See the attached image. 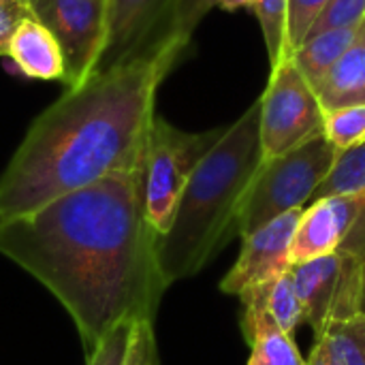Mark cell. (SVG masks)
I'll list each match as a JSON object with an SVG mask.
<instances>
[{"mask_svg": "<svg viewBox=\"0 0 365 365\" xmlns=\"http://www.w3.org/2000/svg\"><path fill=\"white\" fill-rule=\"evenodd\" d=\"M156 242L145 218L143 169L109 175L0 225V255L58 297L86 357L122 321H154L167 291Z\"/></svg>", "mask_w": 365, "mask_h": 365, "instance_id": "6da1fadb", "label": "cell"}, {"mask_svg": "<svg viewBox=\"0 0 365 365\" xmlns=\"http://www.w3.org/2000/svg\"><path fill=\"white\" fill-rule=\"evenodd\" d=\"M186 47L165 36L51 103L0 175V225L109 175L143 169L156 92Z\"/></svg>", "mask_w": 365, "mask_h": 365, "instance_id": "7a4b0ae2", "label": "cell"}, {"mask_svg": "<svg viewBox=\"0 0 365 365\" xmlns=\"http://www.w3.org/2000/svg\"><path fill=\"white\" fill-rule=\"evenodd\" d=\"M259 163V103H255L222 128L199 160L169 231L156 242L158 267L167 287L199 274L237 233V210Z\"/></svg>", "mask_w": 365, "mask_h": 365, "instance_id": "3957f363", "label": "cell"}, {"mask_svg": "<svg viewBox=\"0 0 365 365\" xmlns=\"http://www.w3.org/2000/svg\"><path fill=\"white\" fill-rule=\"evenodd\" d=\"M338 150L321 133L278 158L261 160L237 210V233L246 237L287 212L304 210L331 171Z\"/></svg>", "mask_w": 365, "mask_h": 365, "instance_id": "277c9868", "label": "cell"}, {"mask_svg": "<svg viewBox=\"0 0 365 365\" xmlns=\"http://www.w3.org/2000/svg\"><path fill=\"white\" fill-rule=\"evenodd\" d=\"M222 128L212 133H186L156 115L145 152L143 201L145 218L158 237L169 231L195 167L216 143Z\"/></svg>", "mask_w": 365, "mask_h": 365, "instance_id": "5b68a950", "label": "cell"}, {"mask_svg": "<svg viewBox=\"0 0 365 365\" xmlns=\"http://www.w3.org/2000/svg\"><path fill=\"white\" fill-rule=\"evenodd\" d=\"M259 103L261 160L278 158L323 133L325 111L291 58L280 60Z\"/></svg>", "mask_w": 365, "mask_h": 365, "instance_id": "8992f818", "label": "cell"}, {"mask_svg": "<svg viewBox=\"0 0 365 365\" xmlns=\"http://www.w3.org/2000/svg\"><path fill=\"white\" fill-rule=\"evenodd\" d=\"M32 15L58 41L66 90L83 86L98 68L107 38L109 0H28Z\"/></svg>", "mask_w": 365, "mask_h": 365, "instance_id": "52a82bcc", "label": "cell"}, {"mask_svg": "<svg viewBox=\"0 0 365 365\" xmlns=\"http://www.w3.org/2000/svg\"><path fill=\"white\" fill-rule=\"evenodd\" d=\"M291 274L306 310V323L314 329V336L331 321L361 314V259L346 252H331L327 257L293 265Z\"/></svg>", "mask_w": 365, "mask_h": 365, "instance_id": "ba28073f", "label": "cell"}, {"mask_svg": "<svg viewBox=\"0 0 365 365\" xmlns=\"http://www.w3.org/2000/svg\"><path fill=\"white\" fill-rule=\"evenodd\" d=\"M304 210H293L282 214L280 218L263 225L250 235L242 237V250L231 267V272L222 278L220 291L227 295H242L255 287L272 284L282 278L291 267V244Z\"/></svg>", "mask_w": 365, "mask_h": 365, "instance_id": "9c48e42d", "label": "cell"}, {"mask_svg": "<svg viewBox=\"0 0 365 365\" xmlns=\"http://www.w3.org/2000/svg\"><path fill=\"white\" fill-rule=\"evenodd\" d=\"M171 0H109L107 38L98 71L128 62L167 36Z\"/></svg>", "mask_w": 365, "mask_h": 365, "instance_id": "30bf717a", "label": "cell"}, {"mask_svg": "<svg viewBox=\"0 0 365 365\" xmlns=\"http://www.w3.org/2000/svg\"><path fill=\"white\" fill-rule=\"evenodd\" d=\"M364 210L365 192L312 201L299 216L291 244V263L302 265L338 252Z\"/></svg>", "mask_w": 365, "mask_h": 365, "instance_id": "8fae6325", "label": "cell"}, {"mask_svg": "<svg viewBox=\"0 0 365 365\" xmlns=\"http://www.w3.org/2000/svg\"><path fill=\"white\" fill-rule=\"evenodd\" d=\"M267 287H255L240 295L242 334L250 344L246 365H308L293 336L284 334L267 312Z\"/></svg>", "mask_w": 365, "mask_h": 365, "instance_id": "7c38bea8", "label": "cell"}, {"mask_svg": "<svg viewBox=\"0 0 365 365\" xmlns=\"http://www.w3.org/2000/svg\"><path fill=\"white\" fill-rule=\"evenodd\" d=\"M6 56L17 71L32 79H58L64 83L66 64L53 34L34 17L24 19L9 38Z\"/></svg>", "mask_w": 365, "mask_h": 365, "instance_id": "4fadbf2b", "label": "cell"}, {"mask_svg": "<svg viewBox=\"0 0 365 365\" xmlns=\"http://www.w3.org/2000/svg\"><path fill=\"white\" fill-rule=\"evenodd\" d=\"M357 36L359 28H334L312 34L291 53V60L317 92L331 68L357 41Z\"/></svg>", "mask_w": 365, "mask_h": 365, "instance_id": "5bb4252c", "label": "cell"}, {"mask_svg": "<svg viewBox=\"0 0 365 365\" xmlns=\"http://www.w3.org/2000/svg\"><path fill=\"white\" fill-rule=\"evenodd\" d=\"M323 111L365 105V41L357 36L351 49L325 77L317 90Z\"/></svg>", "mask_w": 365, "mask_h": 365, "instance_id": "9a60e30c", "label": "cell"}, {"mask_svg": "<svg viewBox=\"0 0 365 365\" xmlns=\"http://www.w3.org/2000/svg\"><path fill=\"white\" fill-rule=\"evenodd\" d=\"M365 365V314L331 321L314 336L308 364Z\"/></svg>", "mask_w": 365, "mask_h": 365, "instance_id": "2e32d148", "label": "cell"}, {"mask_svg": "<svg viewBox=\"0 0 365 365\" xmlns=\"http://www.w3.org/2000/svg\"><path fill=\"white\" fill-rule=\"evenodd\" d=\"M359 192H365V141L344 152H338L331 171L317 188L312 201L325 197H340V195H359Z\"/></svg>", "mask_w": 365, "mask_h": 365, "instance_id": "e0dca14e", "label": "cell"}, {"mask_svg": "<svg viewBox=\"0 0 365 365\" xmlns=\"http://www.w3.org/2000/svg\"><path fill=\"white\" fill-rule=\"evenodd\" d=\"M265 304H267V312L274 319V323L289 336H293L297 331V327L306 323V310L299 299L291 269L282 278H278L276 282H272L267 287Z\"/></svg>", "mask_w": 365, "mask_h": 365, "instance_id": "ac0fdd59", "label": "cell"}, {"mask_svg": "<svg viewBox=\"0 0 365 365\" xmlns=\"http://www.w3.org/2000/svg\"><path fill=\"white\" fill-rule=\"evenodd\" d=\"M263 32L272 68L287 58V19L289 0H255L250 9Z\"/></svg>", "mask_w": 365, "mask_h": 365, "instance_id": "d6986e66", "label": "cell"}, {"mask_svg": "<svg viewBox=\"0 0 365 365\" xmlns=\"http://www.w3.org/2000/svg\"><path fill=\"white\" fill-rule=\"evenodd\" d=\"M323 135L338 152H344L365 141V105L327 111L323 122Z\"/></svg>", "mask_w": 365, "mask_h": 365, "instance_id": "ffe728a7", "label": "cell"}, {"mask_svg": "<svg viewBox=\"0 0 365 365\" xmlns=\"http://www.w3.org/2000/svg\"><path fill=\"white\" fill-rule=\"evenodd\" d=\"M331 0H289L287 19V58L308 38L314 24L329 6Z\"/></svg>", "mask_w": 365, "mask_h": 365, "instance_id": "44dd1931", "label": "cell"}, {"mask_svg": "<svg viewBox=\"0 0 365 365\" xmlns=\"http://www.w3.org/2000/svg\"><path fill=\"white\" fill-rule=\"evenodd\" d=\"M214 9V0H171L167 36L188 45L201 19Z\"/></svg>", "mask_w": 365, "mask_h": 365, "instance_id": "7402d4cb", "label": "cell"}, {"mask_svg": "<svg viewBox=\"0 0 365 365\" xmlns=\"http://www.w3.org/2000/svg\"><path fill=\"white\" fill-rule=\"evenodd\" d=\"M137 321L128 319L122 321L120 325H115L96 346V351L86 357L88 365H124L126 361V353H128V344H130V336H133V327Z\"/></svg>", "mask_w": 365, "mask_h": 365, "instance_id": "603a6c76", "label": "cell"}, {"mask_svg": "<svg viewBox=\"0 0 365 365\" xmlns=\"http://www.w3.org/2000/svg\"><path fill=\"white\" fill-rule=\"evenodd\" d=\"M364 17L365 0H331L308 36L334 28H359Z\"/></svg>", "mask_w": 365, "mask_h": 365, "instance_id": "cb8c5ba5", "label": "cell"}, {"mask_svg": "<svg viewBox=\"0 0 365 365\" xmlns=\"http://www.w3.org/2000/svg\"><path fill=\"white\" fill-rule=\"evenodd\" d=\"M124 365H160L152 319H141L135 323Z\"/></svg>", "mask_w": 365, "mask_h": 365, "instance_id": "d4e9b609", "label": "cell"}, {"mask_svg": "<svg viewBox=\"0 0 365 365\" xmlns=\"http://www.w3.org/2000/svg\"><path fill=\"white\" fill-rule=\"evenodd\" d=\"M28 17H34L28 0H0V56H6L11 34Z\"/></svg>", "mask_w": 365, "mask_h": 365, "instance_id": "484cf974", "label": "cell"}, {"mask_svg": "<svg viewBox=\"0 0 365 365\" xmlns=\"http://www.w3.org/2000/svg\"><path fill=\"white\" fill-rule=\"evenodd\" d=\"M255 0H214V6L222 11H237V9H252Z\"/></svg>", "mask_w": 365, "mask_h": 365, "instance_id": "4316f807", "label": "cell"}, {"mask_svg": "<svg viewBox=\"0 0 365 365\" xmlns=\"http://www.w3.org/2000/svg\"><path fill=\"white\" fill-rule=\"evenodd\" d=\"M361 314H365V278H364V289H361V304H359Z\"/></svg>", "mask_w": 365, "mask_h": 365, "instance_id": "83f0119b", "label": "cell"}, {"mask_svg": "<svg viewBox=\"0 0 365 365\" xmlns=\"http://www.w3.org/2000/svg\"><path fill=\"white\" fill-rule=\"evenodd\" d=\"M359 36L365 41V17H364V21H361V26H359Z\"/></svg>", "mask_w": 365, "mask_h": 365, "instance_id": "f1b7e54d", "label": "cell"}, {"mask_svg": "<svg viewBox=\"0 0 365 365\" xmlns=\"http://www.w3.org/2000/svg\"><path fill=\"white\" fill-rule=\"evenodd\" d=\"M308 365H336V364H323V361H319V364H308Z\"/></svg>", "mask_w": 365, "mask_h": 365, "instance_id": "f546056e", "label": "cell"}, {"mask_svg": "<svg viewBox=\"0 0 365 365\" xmlns=\"http://www.w3.org/2000/svg\"><path fill=\"white\" fill-rule=\"evenodd\" d=\"M364 278H365V257H364Z\"/></svg>", "mask_w": 365, "mask_h": 365, "instance_id": "4dcf8cb0", "label": "cell"}]
</instances>
